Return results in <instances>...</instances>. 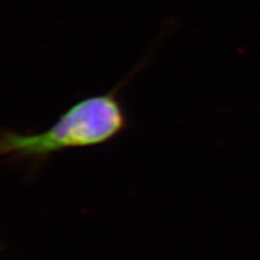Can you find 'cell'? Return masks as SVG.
Segmentation results:
<instances>
[{
    "mask_svg": "<svg viewBox=\"0 0 260 260\" xmlns=\"http://www.w3.org/2000/svg\"><path fill=\"white\" fill-rule=\"evenodd\" d=\"M128 128L125 107L117 90H112L75 103L44 132L21 134L3 130L0 155L11 157L38 174L53 155L109 144Z\"/></svg>",
    "mask_w": 260,
    "mask_h": 260,
    "instance_id": "obj_1",
    "label": "cell"
}]
</instances>
